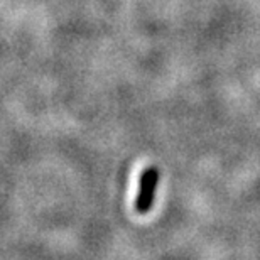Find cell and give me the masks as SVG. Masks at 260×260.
I'll return each mask as SVG.
<instances>
[{
  "mask_svg": "<svg viewBox=\"0 0 260 260\" xmlns=\"http://www.w3.org/2000/svg\"><path fill=\"white\" fill-rule=\"evenodd\" d=\"M157 179H159V174L155 168H147L142 173L140 186H139V196H137V200H135V210L139 213H142V215L152 208Z\"/></svg>",
  "mask_w": 260,
  "mask_h": 260,
  "instance_id": "1",
  "label": "cell"
}]
</instances>
